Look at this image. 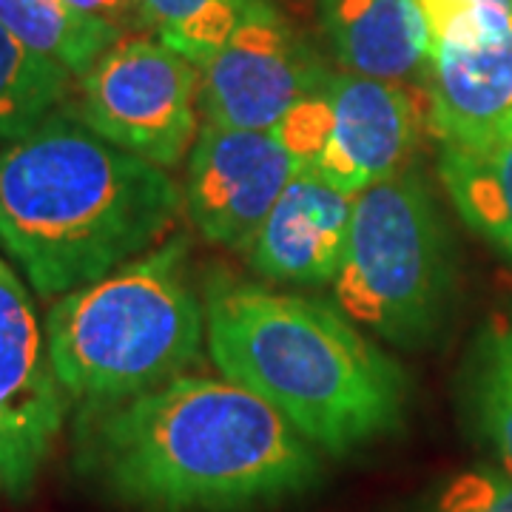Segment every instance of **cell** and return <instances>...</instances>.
Wrapping results in <instances>:
<instances>
[{"label":"cell","mask_w":512,"mask_h":512,"mask_svg":"<svg viewBox=\"0 0 512 512\" xmlns=\"http://www.w3.org/2000/svg\"><path fill=\"white\" fill-rule=\"evenodd\" d=\"M410 512H512V473L473 467L441 481Z\"/></svg>","instance_id":"20"},{"label":"cell","mask_w":512,"mask_h":512,"mask_svg":"<svg viewBox=\"0 0 512 512\" xmlns=\"http://www.w3.org/2000/svg\"><path fill=\"white\" fill-rule=\"evenodd\" d=\"M211 362L330 456L402 427L407 376L348 313L319 299L220 279L205 288Z\"/></svg>","instance_id":"3"},{"label":"cell","mask_w":512,"mask_h":512,"mask_svg":"<svg viewBox=\"0 0 512 512\" xmlns=\"http://www.w3.org/2000/svg\"><path fill=\"white\" fill-rule=\"evenodd\" d=\"M336 308L390 345L419 348L439 330L453 291V245L430 183L404 168L353 202Z\"/></svg>","instance_id":"5"},{"label":"cell","mask_w":512,"mask_h":512,"mask_svg":"<svg viewBox=\"0 0 512 512\" xmlns=\"http://www.w3.org/2000/svg\"><path fill=\"white\" fill-rule=\"evenodd\" d=\"M183 205L168 168L109 143L69 106L0 148V248L40 299L148 254Z\"/></svg>","instance_id":"2"},{"label":"cell","mask_w":512,"mask_h":512,"mask_svg":"<svg viewBox=\"0 0 512 512\" xmlns=\"http://www.w3.org/2000/svg\"><path fill=\"white\" fill-rule=\"evenodd\" d=\"M46 325L23 279L0 256V490L26 498L66 424Z\"/></svg>","instance_id":"9"},{"label":"cell","mask_w":512,"mask_h":512,"mask_svg":"<svg viewBox=\"0 0 512 512\" xmlns=\"http://www.w3.org/2000/svg\"><path fill=\"white\" fill-rule=\"evenodd\" d=\"M419 131V103L404 83L353 72H328L274 128L299 168L350 197L410 168Z\"/></svg>","instance_id":"6"},{"label":"cell","mask_w":512,"mask_h":512,"mask_svg":"<svg viewBox=\"0 0 512 512\" xmlns=\"http://www.w3.org/2000/svg\"><path fill=\"white\" fill-rule=\"evenodd\" d=\"M299 163L274 131L202 123L185 168V208L202 239L248 248Z\"/></svg>","instance_id":"10"},{"label":"cell","mask_w":512,"mask_h":512,"mask_svg":"<svg viewBox=\"0 0 512 512\" xmlns=\"http://www.w3.org/2000/svg\"><path fill=\"white\" fill-rule=\"evenodd\" d=\"M328 77L274 0H248L237 29L200 69L205 123L274 131Z\"/></svg>","instance_id":"8"},{"label":"cell","mask_w":512,"mask_h":512,"mask_svg":"<svg viewBox=\"0 0 512 512\" xmlns=\"http://www.w3.org/2000/svg\"><path fill=\"white\" fill-rule=\"evenodd\" d=\"M319 12L345 72L393 83L427 72L430 35L419 0H319Z\"/></svg>","instance_id":"13"},{"label":"cell","mask_w":512,"mask_h":512,"mask_svg":"<svg viewBox=\"0 0 512 512\" xmlns=\"http://www.w3.org/2000/svg\"><path fill=\"white\" fill-rule=\"evenodd\" d=\"M353 202L299 168L248 245L256 274L285 285H333L348 251Z\"/></svg>","instance_id":"11"},{"label":"cell","mask_w":512,"mask_h":512,"mask_svg":"<svg viewBox=\"0 0 512 512\" xmlns=\"http://www.w3.org/2000/svg\"><path fill=\"white\" fill-rule=\"evenodd\" d=\"M470 404L484 439L512 473V313L495 316L478 336L470 367Z\"/></svg>","instance_id":"17"},{"label":"cell","mask_w":512,"mask_h":512,"mask_svg":"<svg viewBox=\"0 0 512 512\" xmlns=\"http://www.w3.org/2000/svg\"><path fill=\"white\" fill-rule=\"evenodd\" d=\"M66 3H72L74 9H80L83 15L106 20L126 35L134 26H140L137 0H66Z\"/></svg>","instance_id":"21"},{"label":"cell","mask_w":512,"mask_h":512,"mask_svg":"<svg viewBox=\"0 0 512 512\" xmlns=\"http://www.w3.org/2000/svg\"><path fill=\"white\" fill-rule=\"evenodd\" d=\"M248 0H137V15L165 46L205 66L237 29Z\"/></svg>","instance_id":"18"},{"label":"cell","mask_w":512,"mask_h":512,"mask_svg":"<svg viewBox=\"0 0 512 512\" xmlns=\"http://www.w3.org/2000/svg\"><path fill=\"white\" fill-rule=\"evenodd\" d=\"M427 94L441 146L484 148L512 137V26L478 43L433 46Z\"/></svg>","instance_id":"12"},{"label":"cell","mask_w":512,"mask_h":512,"mask_svg":"<svg viewBox=\"0 0 512 512\" xmlns=\"http://www.w3.org/2000/svg\"><path fill=\"white\" fill-rule=\"evenodd\" d=\"M57 382L83 407L123 402L202 359L205 305L188 276V239L171 237L109 276L63 293L46 313Z\"/></svg>","instance_id":"4"},{"label":"cell","mask_w":512,"mask_h":512,"mask_svg":"<svg viewBox=\"0 0 512 512\" xmlns=\"http://www.w3.org/2000/svg\"><path fill=\"white\" fill-rule=\"evenodd\" d=\"M439 177L458 217L512 259V137L484 148L441 146Z\"/></svg>","instance_id":"14"},{"label":"cell","mask_w":512,"mask_h":512,"mask_svg":"<svg viewBox=\"0 0 512 512\" xmlns=\"http://www.w3.org/2000/svg\"><path fill=\"white\" fill-rule=\"evenodd\" d=\"M0 23L74 77L89 72L94 60L126 35L106 20L83 15L66 0H0Z\"/></svg>","instance_id":"15"},{"label":"cell","mask_w":512,"mask_h":512,"mask_svg":"<svg viewBox=\"0 0 512 512\" xmlns=\"http://www.w3.org/2000/svg\"><path fill=\"white\" fill-rule=\"evenodd\" d=\"M433 46H464L512 26V0H419Z\"/></svg>","instance_id":"19"},{"label":"cell","mask_w":512,"mask_h":512,"mask_svg":"<svg viewBox=\"0 0 512 512\" xmlns=\"http://www.w3.org/2000/svg\"><path fill=\"white\" fill-rule=\"evenodd\" d=\"M80 467L137 512L259 510L308 493L322 476L319 447L225 376H177L83 407Z\"/></svg>","instance_id":"1"},{"label":"cell","mask_w":512,"mask_h":512,"mask_svg":"<svg viewBox=\"0 0 512 512\" xmlns=\"http://www.w3.org/2000/svg\"><path fill=\"white\" fill-rule=\"evenodd\" d=\"M200 83L197 63L160 37L128 32L77 77L72 109L114 146L174 168L200 134Z\"/></svg>","instance_id":"7"},{"label":"cell","mask_w":512,"mask_h":512,"mask_svg":"<svg viewBox=\"0 0 512 512\" xmlns=\"http://www.w3.org/2000/svg\"><path fill=\"white\" fill-rule=\"evenodd\" d=\"M74 80L69 69L29 49L0 23V146L32 134L63 109Z\"/></svg>","instance_id":"16"}]
</instances>
